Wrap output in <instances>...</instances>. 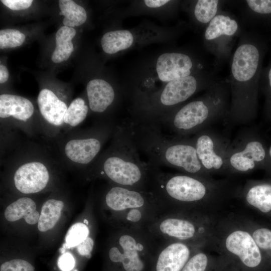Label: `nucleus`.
Returning a JSON list of instances; mask_svg holds the SVG:
<instances>
[{
  "label": "nucleus",
  "instance_id": "43",
  "mask_svg": "<svg viewBox=\"0 0 271 271\" xmlns=\"http://www.w3.org/2000/svg\"><path fill=\"white\" fill-rule=\"evenodd\" d=\"M74 271H78L77 269H75Z\"/></svg>",
  "mask_w": 271,
  "mask_h": 271
},
{
  "label": "nucleus",
  "instance_id": "42",
  "mask_svg": "<svg viewBox=\"0 0 271 271\" xmlns=\"http://www.w3.org/2000/svg\"><path fill=\"white\" fill-rule=\"evenodd\" d=\"M84 223H85V224H86L87 225V224H88V221H87L86 219H85V220H84Z\"/></svg>",
  "mask_w": 271,
  "mask_h": 271
},
{
  "label": "nucleus",
  "instance_id": "29",
  "mask_svg": "<svg viewBox=\"0 0 271 271\" xmlns=\"http://www.w3.org/2000/svg\"><path fill=\"white\" fill-rule=\"evenodd\" d=\"M89 106L80 97L74 99L68 107L63 118V129L66 133L80 125L86 118Z\"/></svg>",
  "mask_w": 271,
  "mask_h": 271
},
{
  "label": "nucleus",
  "instance_id": "44",
  "mask_svg": "<svg viewBox=\"0 0 271 271\" xmlns=\"http://www.w3.org/2000/svg\"><path fill=\"white\" fill-rule=\"evenodd\" d=\"M269 178H271V176H270V177Z\"/></svg>",
  "mask_w": 271,
  "mask_h": 271
},
{
  "label": "nucleus",
  "instance_id": "45",
  "mask_svg": "<svg viewBox=\"0 0 271 271\" xmlns=\"http://www.w3.org/2000/svg\"><path fill=\"white\" fill-rule=\"evenodd\" d=\"M62 271V270H61Z\"/></svg>",
  "mask_w": 271,
  "mask_h": 271
},
{
  "label": "nucleus",
  "instance_id": "7",
  "mask_svg": "<svg viewBox=\"0 0 271 271\" xmlns=\"http://www.w3.org/2000/svg\"><path fill=\"white\" fill-rule=\"evenodd\" d=\"M104 201L114 214L119 229L145 228L164 210L152 191L113 184L106 192Z\"/></svg>",
  "mask_w": 271,
  "mask_h": 271
},
{
  "label": "nucleus",
  "instance_id": "39",
  "mask_svg": "<svg viewBox=\"0 0 271 271\" xmlns=\"http://www.w3.org/2000/svg\"><path fill=\"white\" fill-rule=\"evenodd\" d=\"M144 2L146 6L149 8H156L163 6L171 1L168 0H146Z\"/></svg>",
  "mask_w": 271,
  "mask_h": 271
},
{
  "label": "nucleus",
  "instance_id": "33",
  "mask_svg": "<svg viewBox=\"0 0 271 271\" xmlns=\"http://www.w3.org/2000/svg\"><path fill=\"white\" fill-rule=\"evenodd\" d=\"M260 90L264 95L265 114L271 122V58L268 64L262 68L260 80Z\"/></svg>",
  "mask_w": 271,
  "mask_h": 271
},
{
  "label": "nucleus",
  "instance_id": "20",
  "mask_svg": "<svg viewBox=\"0 0 271 271\" xmlns=\"http://www.w3.org/2000/svg\"><path fill=\"white\" fill-rule=\"evenodd\" d=\"M248 207L271 217V180H248L237 195Z\"/></svg>",
  "mask_w": 271,
  "mask_h": 271
},
{
  "label": "nucleus",
  "instance_id": "1",
  "mask_svg": "<svg viewBox=\"0 0 271 271\" xmlns=\"http://www.w3.org/2000/svg\"><path fill=\"white\" fill-rule=\"evenodd\" d=\"M151 165V190L161 201L164 210L215 215L218 210L237 197L239 187L228 179L216 180L182 173H166Z\"/></svg>",
  "mask_w": 271,
  "mask_h": 271
},
{
  "label": "nucleus",
  "instance_id": "15",
  "mask_svg": "<svg viewBox=\"0 0 271 271\" xmlns=\"http://www.w3.org/2000/svg\"><path fill=\"white\" fill-rule=\"evenodd\" d=\"M201 164L212 176L228 175L226 158L230 142L210 127L194 134L192 137Z\"/></svg>",
  "mask_w": 271,
  "mask_h": 271
},
{
  "label": "nucleus",
  "instance_id": "5",
  "mask_svg": "<svg viewBox=\"0 0 271 271\" xmlns=\"http://www.w3.org/2000/svg\"><path fill=\"white\" fill-rule=\"evenodd\" d=\"M230 103L228 82L219 79L198 98L151 120L174 135L190 137L225 119Z\"/></svg>",
  "mask_w": 271,
  "mask_h": 271
},
{
  "label": "nucleus",
  "instance_id": "25",
  "mask_svg": "<svg viewBox=\"0 0 271 271\" xmlns=\"http://www.w3.org/2000/svg\"><path fill=\"white\" fill-rule=\"evenodd\" d=\"M249 230L265 258L271 259V226L246 218H238Z\"/></svg>",
  "mask_w": 271,
  "mask_h": 271
},
{
  "label": "nucleus",
  "instance_id": "40",
  "mask_svg": "<svg viewBox=\"0 0 271 271\" xmlns=\"http://www.w3.org/2000/svg\"><path fill=\"white\" fill-rule=\"evenodd\" d=\"M264 170L266 175L270 177L271 176V145L268 148L266 162Z\"/></svg>",
  "mask_w": 271,
  "mask_h": 271
},
{
  "label": "nucleus",
  "instance_id": "23",
  "mask_svg": "<svg viewBox=\"0 0 271 271\" xmlns=\"http://www.w3.org/2000/svg\"><path fill=\"white\" fill-rule=\"evenodd\" d=\"M5 216L9 221H15L24 218L27 223L33 225L38 222L40 215L36 210L34 201L28 197H22L6 208Z\"/></svg>",
  "mask_w": 271,
  "mask_h": 271
},
{
  "label": "nucleus",
  "instance_id": "3",
  "mask_svg": "<svg viewBox=\"0 0 271 271\" xmlns=\"http://www.w3.org/2000/svg\"><path fill=\"white\" fill-rule=\"evenodd\" d=\"M129 122L139 151L145 155L150 164L198 177L213 178L202 166L191 137L165 134L153 121L136 118Z\"/></svg>",
  "mask_w": 271,
  "mask_h": 271
},
{
  "label": "nucleus",
  "instance_id": "22",
  "mask_svg": "<svg viewBox=\"0 0 271 271\" xmlns=\"http://www.w3.org/2000/svg\"><path fill=\"white\" fill-rule=\"evenodd\" d=\"M244 25L271 27V0L235 1Z\"/></svg>",
  "mask_w": 271,
  "mask_h": 271
},
{
  "label": "nucleus",
  "instance_id": "17",
  "mask_svg": "<svg viewBox=\"0 0 271 271\" xmlns=\"http://www.w3.org/2000/svg\"><path fill=\"white\" fill-rule=\"evenodd\" d=\"M34 107L28 99L14 94L0 95V118L2 120L12 121L10 126L20 128L32 135L37 125L32 122Z\"/></svg>",
  "mask_w": 271,
  "mask_h": 271
},
{
  "label": "nucleus",
  "instance_id": "14",
  "mask_svg": "<svg viewBox=\"0 0 271 271\" xmlns=\"http://www.w3.org/2000/svg\"><path fill=\"white\" fill-rule=\"evenodd\" d=\"M55 163L39 150H26L17 153L9 163L15 166V187L26 194L42 191L50 181L51 165Z\"/></svg>",
  "mask_w": 271,
  "mask_h": 271
},
{
  "label": "nucleus",
  "instance_id": "38",
  "mask_svg": "<svg viewBox=\"0 0 271 271\" xmlns=\"http://www.w3.org/2000/svg\"><path fill=\"white\" fill-rule=\"evenodd\" d=\"M93 245L94 241L92 238L87 237L83 241L77 245V250L81 255L90 258Z\"/></svg>",
  "mask_w": 271,
  "mask_h": 271
},
{
  "label": "nucleus",
  "instance_id": "35",
  "mask_svg": "<svg viewBox=\"0 0 271 271\" xmlns=\"http://www.w3.org/2000/svg\"><path fill=\"white\" fill-rule=\"evenodd\" d=\"M0 271H34V268L27 261L17 259L3 263L1 265Z\"/></svg>",
  "mask_w": 271,
  "mask_h": 271
},
{
  "label": "nucleus",
  "instance_id": "9",
  "mask_svg": "<svg viewBox=\"0 0 271 271\" xmlns=\"http://www.w3.org/2000/svg\"><path fill=\"white\" fill-rule=\"evenodd\" d=\"M161 245L146 228L119 229L108 256L115 271H151Z\"/></svg>",
  "mask_w": 271,
  "mask_h": 271
},
{
  "label": "nucleus",
  "instance_id": "19",
  "mask_svg": "<svg viewBox=\"0 0 271 271\" xmlns=\"http://www.w3.org/2000/svg\"><path fill=\"white\" fill-rule=\"evenodd\" d=\"M201 248L179 242L162 243L151 271H181L191 255Z\"/></svg>",
  "mask_w": 271,
  "mask_h": 271
},
{
  "label": "nucleus",
  "instance_id": "31",
  "mask_svg": "<svg viewBox=\"0 0 271 271\" xmlns=\"http://www.w3.org/2000/svg\"><path fill=\"white\" fill-rule=\"evenodd\" d=\"M89 234V230L87 224L81 222L75 223L66 233L63 248L69 249L77 246L88 237Z\"/></svg>",
  "mask_w": 271,
  "mask_h": 271
},
{
  "label": "nucleus",
  "instance_id": "32",
  "mask_svg": "<svg viewBox=\"0 0 271 271\" xmlns=\"http://www.w3.org/2000/svg\"><path fill=\"white\" fill-rule=\"evenodd\" d=\"M206 248L198 249L190 257L181 271H209L212 262L211 256L203 251Z\"/></svg>",
  "mask_w": 271,
  "mask_h": 271
},
{
  "label": "nucleus",
  "instance_id": "36",
  "mask_svg": "<svg viewBox=\"0 0 271 271\" xmlns=\"http://www.w3.org/2000/svg\"><path fill=\"white\" fill-rule=\"evenodd\" d=\"M75 260L72 254L63 253L58 259V266L62 271H70L75 267Z\"/></svg>",
  "mask_w": 271,
  "mask_h": 271
},
{
  "label": "nucleus",
  "instance_id": "12",
  "mask_svg": "<svg viewBox=\"0 0 271 271\" xmlns=\"http://www.w3.org/2000/svg\"><path fill=\"white\" fill-rule=\"evenodd\" d=\"M244 30L241 20L223 10L205 27L203 44L207 52L213 56V64L217 69L230 59L235 42Z\"/></svg>",
  "mask_w": 271,
  "mask_h": 271
},
{
  "label": "nucleus",
  "instance_id": "37",
  "mask_svg": "<svg viewBox=\"0 0 271 271\" xmlns=\"http://www.w3.org/2000/svg\"><path fill=\"white\" fill-rule=\"evenodd\" d=\"M1 2L12 10H22L29 8L33 2L32 0H2Z\"/></svg>",
  "mask_w": 271,
  "mask_h": 271
},
{
  "label": "nucleus",
  "instance_id": "13",
  "mask_svg": "<svg viewBox=\"0 0 271 271\" xmlns=\"http://www.w3.org/2000/svg\"><path fill=\"white\" fill-rule=\"evenodd\" d=\"M267 151L264 140L256 131L243 129L230 144L226 158L228 175L264 170Z\"/></svg>",
  "mask_w": 271,
  "mask_h": 271
},
{
  "label": "nucleus",
  "instance_id": "2",
  "mask_svg": "<svg viewBox=\"0 0 271 271\" xmlns=\"http://www.w3.org/2000/svg\"><path fill=\"white\" fill-rule=\"evenodd\" d=\"M268 49L265 39L254 31L242 33L230 57L229 110L225 120L248 124L256 118L262 64Z\"/></svg>",
  "mask_w": 271,
  "mask_h": 271
},
{
  "label": "nucleus",
  "instance_id": "34",
  "mask_svg": "<svg viewBox=\"0 0 271 271\" xmlns=\"http://www.w3.org/2000/svg\"><path fill=\"white\" fill-rule=\"evenodd\" d=\"M25 40V35L17 30L7 29L0 31L1 49L20 46Z\"/></svg>",
  "mask_w": 271,
  "mask_h": 271
},
{
  "label": "nucleus",
  "instance_id": "26",
  "mask_svg": "<svg viewBox=\"0 0 271 271\" xmlns=\"http://www.w3.org/2000/svg\"><path fill=\"white\" fill-rule=\"evenodd\" d=\"M132 33L126 30H119L106 33L101 39L103 51L108 54L116 53L129 48L133 43Z\"/></svg>",
  "mask_w": 271,
  "mask_h": 271
},
{
  "label": "nucleus",
  "instance_id": "21",
  "mask_svg": "<svg viewBox=\"0 0 271 271\" xmlns=\"http://www.w3.org/2000/svg\"><path fill=\"white\" fill-rule=\"evenodd\" d=\"M86 93L90 109L97 114L107 111L116 99L113 87L102 79L90 80L86 86Z\"/></svg>",
  "mask_w": 271,
  "mask_h": 271
},
{
  "label": "nucleus",
  "instance_id": "6",
  "mask_svg": "<svg viewBox=\"0 0 271 271\" xmlns=\"http://www.w3.org/2000/svg\"><path fill=\"white\" fill-rule=\"evenodd\" d=\"M218 219L196 211L164 210L146 229L161 243L179 242L210 248Z\"/></svg>",
  "mask_w": 271,
  "mask_h": 271
},
{
  "label": "nucleus",
  "instance_id": "4",
  "mask_svg": "<svg viewBox=\"0 0 271 271\" xmlns=\"http://www.w3.org/2000/svg\"><path fill=\"white\" fill-rule=\"evenodd\" d=\"M88 169L94 176L105 178L113 185L151 190L152 166L142 161L129 121L117 124L109 146Z\"/></svg>",
  "mask_w": 271,
  "mask_h": 271
},
{
  "label": "nucleus",
  "instance_id": "30",
  "mask_svg": "<svg viewBox=\"0 0 271 271\" xmlns=\"http://www.w3.org/2000/svg\"><path fill=\"white\" fill-rule=\"evenodd\" d=\"M59 6L60 15L65 18L63 20L64 26L74 27L84 24L87 19L85 9L72 0H60Z\"/></svg>",
  "mask_w": 271,
  "mask_h": 271
},
{
  "label": "nucleus",
  "instance_id": "18",
  "mask_svg": "<svg viewBox=\"0 0 271 271\" xmlns=\"http://www.w3.org/2000/svg\"><path fill=\"white\" fill-rule=\"evenodd\" d=\"M37 104L43 119L41 128L46 136L57 138L63 129V118L68 106L53 91L47 88L40 91Z\"/></svg>",
  "mask_w": 271,
  "mask_h": 271
},
{
  "label": "nucleus",
  "instance_id": "41",
  "mask_svg": "<svg viewBox=\"0 0 271 271\" xmlns=\"http://www.w3.org/2000/svg\"><path fill=\"white\" fill-rule=\"evenodd\" d=\"M9 78V72L7 67L3 65H0V83L6 82Z\"/></svg>",
  "mask_w": 271,
  "mask_h": 271
},
{
  "label": "nucleus",
  "instance_id": "8",
  "mask_svg": "<svg viewBox=\"0 0 271 271\" xmlns=\"http://www.w3.org/2000/svg\"><path fill=\"white\" fill-rule=\"evenodd\" d=\"M218 70L213 66L168 82L161 90L142 99L137 118L153 120L175 109L216 82Z\"/></svg>",
  "mask_w": 271,
  "mask_h": 271
},
{
  "label": "nucleus",
  "instance_id": "27",
  "mask_svg": "<svg viewBox=\"0 0 271 271\" xmlns=\"http://www.w3.org/2000/svg\"><path fill=\"white\" fill-rule=\"evenodd\" d=\"M76 35L75 30L67 26L61 27L55 36L56 47L52 55V60L55 63H61L69 59L74 51L72 39Z\"/></svg>",
  "mask_w": 271,
  "mask_h": 271
},
{
  "label": "nucleus",
  "instance_id": "24",
  "mask_svg": "<svg viewBox=\"0 0 271 271\" xmlns=\"http://www.w3.org/2000/svg\"><path fill=\"white\" fill-rule=\"evenodd\" d=\"M190 14L194 23L203 29L222 10L225 1L198 0L192 2Z\"/></svg>",
  "mask_w": 271,
  "mask_h": 271
},
{
  "label": "nucleus",
  "instance_id": "11",
  "mask_svg": "<svg viewBox=\"0 0 271 271\" xmlns=\"http://www.w3.org/2000/svg\"><path fill=\"white\" fill-rule=\"evenodd\" d=\"M211 249L238 261L247 269L261 266L265 257L238 218L218 220Z\"/></svg>",
  "mask_w": 271,
  "mask_h": 271
},
{
  "label": "nucleus",
  "instance_id": "28",
  "mask_svg": "<svg viewBox=\"0 0 271 271\" xmlns=\"http://www.w3.org/2000/svg\"><path fill=\"white\" fill-rule=\"evenodd\" d=\"M64 205L63 201L54 199L48 200L43 204L38 224L40 231L45 232L54 227L61 216Z\"/></svg>",
  "mask_w": 271,
  "mask_h": 271
},
{
  "label": "nucleus",
  "instance_id": "10",
  "mask_svg": "<svg viewBox=\"0 0 271 271\" xmlns=\"http://www.w3.org/2000/svg\"><path fill=\"white\" fill-rule=\"evenodd\" d=\"M117 123L111 119L96 122L92 126L68 131L61 137L59 152L65 164L88 168L111 139Z\"/></svg>",
  "mask_w": 271,
  "mask_h": 271
},
{
  "label": "nucleus",
  "instance_id": "16",
  "mask_svg": "<svg viewBox=\"0 0 271 271\" xmlns=\"http://www.w3.org/2000/svg\"><path fill=\"white\" fill-rule=\"evenodd\" d=\"M201 58L189 53L176 51L167 52L158 57L156 71L159 79L167 83L172 80L185 77L210 68Z\"/></svg>",
  "mask_w": 271,
  "mask_h": 271
}]
</instances>
